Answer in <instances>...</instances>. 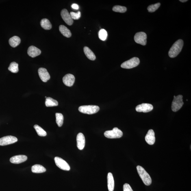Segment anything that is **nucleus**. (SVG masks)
<instances>
[{
    "mask_svg": "<svg viewBox=\"0 0 191 191\" xmlns=\"http://www.w3.org/2000/svg\"><path fill=\"white\" fill-rule=\"evenodd\" d=\"M184 44L183 40H179L175 42L168 52L169 56L173 58L177 56L182 50Z\"/></svg>",
    "mask_w": 191,
    "mask_h": 191,
    "instance_id": "obj_1",
    "label": "nucleus"
},
{
    "mask_svg": "<svg viewBox=\"0 0 191 191\" xmlns=\"http://www.w3.org/2000/svg\"><path fill=\"white\" fill-rule=\"evenodd\" d=\"M137 170L139 176L144 184L148 186L151 185L152 182L151 178L145 170L142 167L140 166H137Z\"/></svg>",
    "mask_w": 191,
    "mask_h": 191,
    "instance_id": "obj_2",
    "label": "nucleus"
},
{
    "mask_svg": "<svg viewBox=\"0 0 191 191\" xmlns=\"http://www.w3.org/2000/svg\"><path fill=\"white\" fill-rule=\"evenodd\" d=\"M99 110V107L94 105H83L79 108L80 112L88 114H95Z\"/></svg>",
    "mask_w": 191,
    "mask_h": 191,
    "instance_id": "obj_3",
    "label": "nucleus"
},
{
    "mask_svg": "<svg viewBox=\"0 0 191 191\" xmlns=\"http://www.w3.org/2000/svg\"><path fill=\"white\" fill-rule=\"evenodd\" d=\"M105 136L108 138H121L123 135V133L120 129L114 127L112 130L107 131L104 133Z\"/></svg>",
    "mask_w": 191,
    "mask_h": 191,
    "instance_id": "obj_4",
    "label": "nucleus"
},
{
    "mask_svg": "<svg viewBox=\"0 0 191 191\" xmlns=\"http://www.w3.org/2000/svg\"><path fill=\"white\" fill-rule=\"evenodd\" d=\"M183 96L181 95H178L174 98L172 104V110L174 112L179 111L184 105Z\"/></svg>",
    "mask_w": 191,
    "mask_h": 191,
    "instance_id": "obj_5",
    "label": "nucleus"
},
{
    "mask_svg": "<svg viewBox=\"0 0 191 191\" xmlns=\"http://www.w3.org/2000/svg\"><path fill=\"white\" fill-rule=\"evenodd\" d=\"M140 63L139 59L138 57H134L122 63L121 67L125 69H131L138 66Z\"/></svg>",
    "mask_w": 191,
    "mask_h": 191,
    "instance_id": "obj_6",
    "label": "nucleus"
},
{
    "mask_svg": "<svg viewBox=\"0 0 191 191\" xmlns=\"http://www.w3.org/2000/svg\"><path fill=\"white\" fill-rule=\"evenodd\" d=\"M54 160L56 166L61 170L67 171L70 170V167L66 161L59 157H55Z\"/></svg>",
    "mask_w": 191,
    "mask_h": 191,
    "instance_id": "obj_7",
    "label": "nucleus"
},
{
    "mask_svg": "<svg viewBox=\"0 0 191 191\" xmlns=\"http://www.w3.org/2000/svg\"><path fill=\"white\" fill-rule=\"evenodd\" d=\"M147 36L146 33L143 32L137 33L135 35L134 40L136 43L142 45H145L146 43Z\"/></svg>",
    "mask_w": 191,
    "mask_h": 191,
    "instance_id": "obj_8",
    "label": "nucleus"
},
{
    "mask_svg": "<svg viewBox=\"0 0 191 191\" xmlns=\"http://www.w3.org/2000/svg\"><path fill=\"white\" fill-rule=\"evenodd\" d=\"M18 141V139L16 137L8 136L0 138V146H4L15 143Z\"/></svg>",
    "mask_w": 191,
    "mask_h": 191,
    "instance_id": "obj_9",
    "label": "nucleus"
},
{
    "mask_svg": "<svg viewBox=\"0 0 191 191\" xmlns=\"http://www.w3.org/2000/svg\"><path fill=\"white\" fill-rule=\"evenodd\" d=\"M153 109V105L149 103H142L138 105L136 108V110L138 112H149Z\"/></svg>",
    "mask_w": 191,
    "mask_h": 191,
    "instance_id": "obj_10",
    "label": "nucleus"
},
{
    "mask_svg": "<svg viewBox=\"0 0 191 191\" xmlns=\"http://www.w3.org/2000/svg\"><path fill=\"white\" fill-rule=\"evenodd\" d=\"M61 15L63 20L68 25L71 26L73 24V20L67 9H63L61 11Z\"/></svg>",
    "mask_w": 191,
    "mask_h": 191,
    "instance_id": "obj_11",
    "label": "nucleus"
},
{
    "mask_svg": "<svg viewBox=\"0 0 191 191\" xmlns=\"http://www.w3.org/2000/svg\"><path fill=\"white\" fill-rule=\"evenodd\" d=\"M39 76L44 82H46L50 78V76L47 70L45 68H40L38 70Z\"/></svg>",
    "mask_w": 191,
    "mask_h": 191,
    "instance_id": "obj_12",
    "label": "nucleus"
},
{
    "mask_svg": "<svg viewBox=\"0 0 191 191\" xmlns=\"http://www.w3.org/2000/svg\"><path fill=\"white\" fill-rule=\"evenodd\" d=\"M75 78L72 74H68L66 75L63 78V81L64 84L67 86L71 87L75 83Z\"/></svg>",
    "mask_w": 191,
    "mask_h": 191,
    "instance_id": "obj_13",
    "label": "nucleus"
},
{
    "mask_svg": "<svg viewBox=\"0 0 191 191\" xmlns=\"http://www.w3.org/2000/svg\"><path fill=\"white\" fill-rule=\"evenodd\" d=\"M77 146L79 150H82L84 149L85 143V138L82 133H79L77 137Z\"/></svg>",
    "mask_w": 191,
    "mask_h": 191,
    "instance_id": "obj_14",
    "label": "nucleus"
},
{
    "mask_svg": "<svg viewBox=\"0 0 191 191\" xmlns=\"http://www.w3.org/2000/svg\"><path fill=\"white\" fill-rule=\"evenodd\" d=\"M27 159L26 156L25 155H18L15 156L10 159L11 163L14 164H19L25 162Z\"/></svg>",
    "mask_w": 191,
    "mask_h": 191,
    "instance_id": "obj_15",
    "label": "nucleus"
},
{
    "mask_svg": "<svg viewBox=\"0 0 191 191\" xmlns=\"http://www.w3.org/2000/svg\"><path fill=\"white\" fill-rule=\"evenodd\" d=\"M145 140L149 145H153L155 143V133L153 130H149L145 137Z\"/></svg>",
    "mask_w": 191,
    "mask_h": 191,
    "instance_id": "obj_16",
    "label": "nucleus"
},
{
    "mask_svg": "<svg viewBox=\"0 0 191 191\" xmlns=\"http://www.w3.org/2000/svg\"><path fill=\"white\" fill-rule=\"evenodd\" d=\"M27 53L29 56L34 58L40 55L41 53V51L35 46H31L29 48Z\"/></svg>",
    "mask_w": 191,
    "mask_h": 191,
    "instance_id": "obj_17",
    "label": "nucleus"
},
{
    "mask_svg": "<svg viewBox=\"0 0 191 191\" xmlns=\"http://www.w3.org/2000/svg\"><path fill=\"white\" fill-rule=\"evenodd\" d=\"M108 188L109 191H113L114 188V181L112 174L109 172L107 176Z\"/></svg>",
    "mask_w": 191,
    "mask_h": 191,
    "instance_id": "obj_18",
    "label": "nucleus"
},
{
    "mask_svg": "<svg viewBox=\"0 0 191 191\" xmlns=\"http://www.w3.org/2000/svg\"><path fill=\"white\" fill-rule=\"evenodd\" d=\"M84 51L87 58L89 60L92 61L95 60L96 58L95 55L89 48L87 46H85L84 48Z\"/></svg>",
    "mask_w": 191,
    "mask_h": 191,
    "instance_id": "obj_19",
    "label": "nucleus"
},
{
    "mask_svg": "<svg viewBox=\"0 0 191 191\" xmlns=\"http://www.w3.org/2000/svg\"><path fill=\"white\" fill-rule=\"evenodd\" d=\"M10 45L13 48H15L19 45L21 42V40L19 37L15 36L10 38L9 40Z\"/></svg>",
    "mask_w": 191,
    "mask_h": 191,
    "instance_id": "obj_20",
    "label": "nucleus"
},
{
    "mask_svg": "<svg viewBox=\"0 0 191 191\" xmlns=\"http://www.w3.org/2000/svg\"><path fill=\"white\" fill-rule=\"evenodd\" d=\"M46 171V168L41 165L36 164L31 167V171L34 173H42Z\"/></svg>",
    "mask_w": 191,
    "mask_h": 191,
    "instance_id": "obj_21",
    "label": "nucleus"
},
{
    "mask_svg": "<svg viewBox=\"0 0 191 191\" xmlns=\"http://www.w3.org/2000/svg\"><path fill=\"white\" fill-rule=\"evenodd\" d=\"M59 30L63 36L67 38H70L72 36L70 31L65 26L61 25L59 26Z\"/></svg>",
    "mask_w": 191,
    "mask_h": 191,
    "instance_id": "obj_22",
    "label": "nucleus"
},
{
    "mask_svg": "<svg viewBox=\"0 0 191 191\" xmlns=\"http://www.w3.org/2000/svg\"><path fill=\"white\" fill-rule=\"evenodd\" d=\"M40 25L42 28L45 30H50L52 27L50 22L46 18H44L41 21Z\"/></svg>",
    "mask_w": 191,
    "mask_h": 191,
    "instance_id": "obj_23",
    "label": "nucleus"
},
{
    "mask_svg": "<svg viewBox=\"0 0 191 191\" xmlns=\"http://www.w3.org/2000/svg\"><path fill=\"white\" fill-rule=\"evenodd\" d=\"M45 104L47 107L57 106L58 105V102L56 100L49 97L46 98Z\"/></svg>",
    "mask_w": 191,
    "mask_h": 191,
    "instance_id": "obj_24",
    "label": "nucleus"
},
{
    "mask_svg": "<svg viewBox=\"0 0 191 191\" xmlns=\"http://www.w3.org/2000/svg\"><path fill=\"white\" fill-rule=\"evenodd\" d=\"M56 122L58 127H62L64 123V118L63 115L60 113H56Z\"/></svg>",
    "mask_w": 191,
    "mask_h": 191,
    "instance_id": "obj_25",
    "label": "nucleus"
},
{
    "mask_svg": "<svg viewBox=\"0 0 191 191\" xmlns=\"http://www.w3.org/2000/svg\"><path fill=\"white\" fill-rule=\"evenodd\" d=\"M34 127L39 136L44 137L47 135L46 132L40 126L37 125H35L34 126Z\"/></svg>",
    "mask_w": 191,
    "mask_h": 191,
    "instance_id": "obj_26",
    "label": "nucleus"
},
{
    "mask_svg": "<svg viewBox=\"0 0 191 191\" xmlns=\"http://www.w3.org/2000/svg\"><path fill=\"white\" fill-rule=\"evenodd\" d=\"M9 71L13 73H17L18 72V65L16 62H13L11 63L8 67Z\"/></svg>",
    "mask_w": 191,
    "mask_h": 191,
    "instance_id": "obj_27",
    "label": "nucleus"
},
{
    "mask_svg": "<svg viewBox=\"0 0 191 191\" xmlns=\"http://www.w3.org/2000/svg\"><path fill=\"white\" fill-rule=\"evenodd\" d=\"M107 32L105 29H102L99 32V38L102 40L105 41L107 37Z\"/></svg>",
    "mask_w": 191,
    "mask_h": 191,
    "instance_id": "obj_28",
    "label": "nucleus"
},
{
    "mask_svg": "<svg viewBox=\"0 0 191 191\" xmlns=\"http://www.w3.org/2000/svg\"><path fill=\"white\" fill-rule=\"evenodd\" d=\"M113 10L116 12L124 13L127 11V8L125 7L116 5L113 7Z\"/></svg>",
    "mask_w": 191,
    "mask_h": 191,
    "instance_id": "obj_29",
    "label": "nucleus"
},
{
    "mask_svg": "<svg viewBox=\"0 0 191 191\" xmlns=\"http://www.w3.org/2000/svg\"><path fill=\"white\" fill-rule=\"evenodd\" d=\"M160 6V3H158L154 4L149 5L147 9L148 12H153L158 9Z\"/></svg>",
    "mask_w": 191,
    "mask_h": 191,
    "instance_id": "obj_30",
    "label": "nucleus"
},
{
    "mask_svg": "<svg viewBox=\"0 0 191 191\" xmlns=\"http://www.w3.org/2000/svg\"><path fill=\"white\" fill-rule=\"evenodd\" d=\"M70 14L73 20H78L81 17V12L79 11L76 13L71 12Z\"/></svg>",
    "mask_w": 191,
    "mask_h": 191,
    "instance_id": "obj_31",
    "label": "nucleus"
},
{
    "mask_svg": "<svg viewBox=\"0 0 191 191\" xmlns=\"http://www.w3.org/2000/svg\"><path fill=\"white\" fill-rule=\"evenodd\" d=\"M123 191H133L131 187L128 184L125 183L124 185Z\"/></svg>",
    "mask_w": 191,
    "mask_h": 191,
    "instance_id": "obj_32",
    "label": "nucleus"
},
{
    "mask_svg": "<svg viewBox=\"0 0 191 191\" xmlns=\"http://www.w3.org/2000/svg\"><path fill=\"white\" fill-rule=\"evenodd\" d=\"M72 8L76 10H78L79 9V5L76 4H73L72 5Z\"/></svg>",
    "mask_w": 191,
    "mask_h": 191,
    "instance_id": "obj_33",
    "label": "nucleus"
},
{
    "mask_svg": "<svg viewBox=\"0 0 191 191\" xmlns=\"http://www.w3.org/2000/svg\"><path fill=\"white\" fill-rule=\"evenodd\" d=\"M179 1H180L181 2H186L187 1H188L187 0H180Z\"/></svg>",
    "mask_w": 191,
    "mask_h": 191,
    "instance_id": "obj_34",
    "label": "nucleus"
},
{
    "mask_svg": "<svg viewBox=\"0 0 191 191\" xmlns=\"http://www.w3.org/2000/svg\"><path fill=\"white\" fill-rule=\"evenodd\" d=\"M175 97H176V96H174V98Z\"/></svg>",
    "mask_w": 191,
    "mask_h": 191,
    "instance_id": "obj_35",
    "label": "nucleus"
},
{
    "mask_svg": "<svg viewBox=\"0 0 191 191\" xmlns=\"http://www.w3.org/2000/svg\"><path fill=\"white\" fill-rule=\"evenodd\" d=\"M45 97L46 98H47V97H46V96H45Z\"/></svg>",
    "mask_w": 191,
    "mask_h": 191,
    "instance_id": "obj_36",
    "label": "nucleus"
}]
</instances>
